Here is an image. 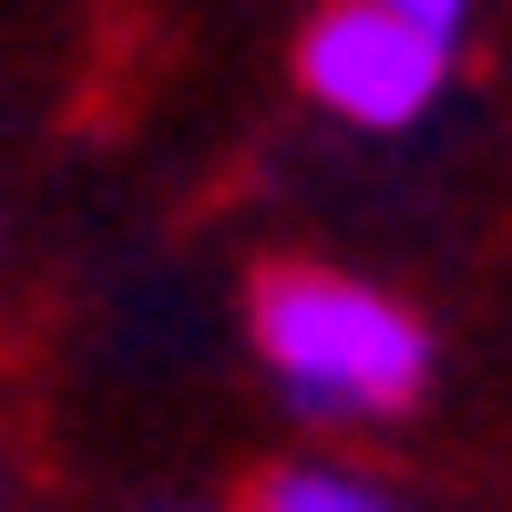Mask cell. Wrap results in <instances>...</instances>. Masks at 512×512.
Here are the masks:
<instances>
[{
    "mask_svg": "<svg viewBox=\"0 0 512 512\" xmlns=\"http://www.w3.org/2000/svg\"><path fill=\"white\" fill-rule=\"evenodd\" d=\"M379 11H400V21H420V31L461 41V31H472V11H482V0H379Z\"/></svg>",
    "mask_w": 512,
    "mask_h": 512,
    "instance_id": "277c9868",
    "label": "cell"
},
{
    "mask_svg": "<svg viewBox=\"0 0 512 512\" xmlns=\"http://www.w3.org/2000/svg\"><path fill=\"white\" fill-rule=\"evenodd\" d=\"M451 62H461V41L379 11V0H328V11L297 31V93H308L338 134H369V144L431 123L441 93H451Z\"/></svg>",
    "mask_w": 512,
    "mask_h": 512,
    "instance_id": "7a4b0ae2",
    "label": "cell"
},
{
    "mask_svg": "<svg viewBox=\"0 0 512 512\" xmlns=\"http://www.w3.org/2000/svg\"><path fill=\"white\" fill-rule=\"evenodd\" d=\"M246 349L308 431H390L431 400V318L349 267H267L246 287Z\"/></svg>",
    "mask_w": 512,
    "mask_h": 512,
    "instance_id": "6da1fadb",
    "label": "cell"
},
{
    "mask_svg": "<svg viewBox=\"0 0 512 512\" xmlns=\"http://www.w3.org/2000/svg\"><path fill=\"white\" fill-rule=\"evenodd\" d=\"M144 512H205V502H144Z\"/></svg>",
    "mask_w": 512,
    "mask_h": 512,
    "instance_id": "5b68a950",
    "label": "cell"
},
{
    "mask_svg": "<svg viewBox=\"0 0 512 512\" xmlns=\"http://www.w3.org/2000/svg\"><path fill=\"white\" fill-rule=\"evenodd\" d=\"M246 512H420V502L400 482L359 472V461H277V472L246 492Z\"/></svg>",
    "mask_w": 512,
    "mask_h": 512,
    "instance_id": "3957f363",
    "label": "cell"
}]
</instances>
